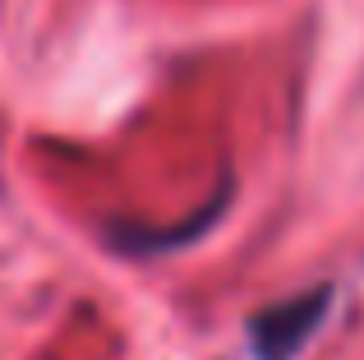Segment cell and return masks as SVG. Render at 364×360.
<instances>
[{
    "instance_id": "obj_1",
    "label": "cell",
    "mask_w": 364,
    "mask_h": 360,
    "mask_svg": "<svg viewBox=\"0 0 364 360\" xmlns=\"http://www.w3.org/2000/svg\"><path fill=\"white\" fill-rule=\"evenodd\" d=\"M328 300H332L328 287H314L309 296H295V300H282V305L263 309V314L249 324L258 360H291L304 342H309V333L318 328V319L328 314Z\"/></svg>"
}]
</instances>
